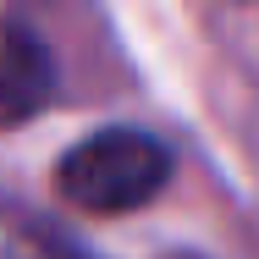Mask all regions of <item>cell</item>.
I'll list each match as a JSON object with an SVG mask.
<instances>
[{
  "mask_svg": "<svg viewBox=\"0 0 259 259\" xmlns=\"http://www.w3.org/2000/svg\"><path fill=\"white\" fill-rule=\"evenodd\" d=\"M171 182V149L144 127H100L55 160V193L83 215H133Z\"/></svg>",
  "mask_w": 259,
  "mask_h": 259,
  "instance_id": "6da1fadb",
  "label": "cell"
},
{
  "mask_svg": "<svg viewBox=\"0 0 259 259\" xmlns=\"http://www.w3.org/2000/svg\"><path fill=\"white\" fill-rule=\"evenodd\" d=\"M50 89H55V66L45 39L22 22H6V33H0V127L45 110Z\"/></svg>",
  "mask_w": 259,
  "mask_h": 259,
  "instance_id": "7a4b0ae2",
  "label": "cell"
},
{
  "mask_svg": "<svg viewBox=\"0 0 259 259\" xmlns=\"http://www.w3.org/2000/svg\"><path fill=\"white\" fill-rule=\"evenodd\" d=\"M165 259H204V254H188V248H177V254H165Z\"/></svg>",
  "mask_w": 259,
  "mask_h": 259,
  "instance_id": "3957f363",
  "label": "cell"
},
{
  "mask_svg": "<svg viewBox=\"0 0 259 259\" xmlns=\"http://www.w3.org/2000/svg\"><path fill=\"white\" fill-rule=\"evenodd\" d=\"M11 259H61V254H11Z\"/></svg>",
  "mask_w": 259,
  "mask_h": 259,
  "instance_id": "277c9868",
  "label": "cell"
}]
</instances>
